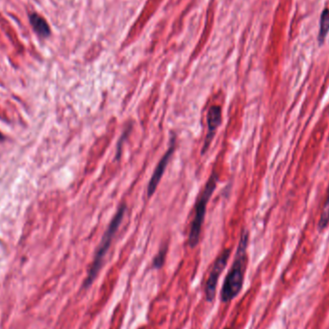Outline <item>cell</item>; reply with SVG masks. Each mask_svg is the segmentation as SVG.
Returning <instances> with one entry per match:
<instances>
[{
  "label": "cell",
  "instance_id": "1",
  "mask_svg": "<svg viewBox=\"0 0 329 329\" xmlns=\"http://www.w3.org/2000/svg\"><path fill=\"white\" fill-rule=\"evenodd\" d=\"M248 245L249 232L248 230L244 229L241 233V238L235 255V260L223 281V285L220 292V299L222 302L231 301L240 293L243 288L248 265Z\"/></svg>",
  "mask_w": 329,
  "mask_h": 329
},
{
  "label": "cell",
  "instance_id": "2",
  "mask_svg": "<svg viewBox=\"0 0 329 329\" xmlns=\"http://www.w3.org/2000/svg\"><path fill=\"white\" fill-rule=\"evenodd\" d=\"M125 212H126V205L121 204L118 207L115 216L113 217L107 230L103 234L102 239L100 241V244L97 248L96 254H95L94 261H93V263L90 267V270L88 271V275H87V277L84 281V284H83L84 288H89L93 284V282L96 280L98 272L100 271L101 268H102L104 258H105L107 252L109 251L111 245H112V241H113L116 231L118 230V228H119V226L122 222V219H123Z\"/></svg>",
  "mask_w": 329,
  "mask_h": 329
},
{
  "label": "cell",
  "instance_id": "3",
  "mask_svg": "<svg viewBox=\"0 0 329 329\" xmlns=\"http://www.w3.org/2000/svg\"><path fill=\"white\" fill-rule=\"evenodd\" d=\"M217 183H218V174L216 172H213L210 175L207 183L205 184L200 196L196 200L194 219L191 223V229L188 238V243L191 248H195L198 245L202 224L204 222V218L206 215L207 205L216 190Z\"/></svg>",
  "mask_w": 329,
  "mask_h": 329
},
{
  "label": "cell",
  "instance_id": "4",
  "mask_svg": "<svg viewBox=\"0 0 329 329\" xmlns=\"http://www.w3.org/2000/svg\"><path fill=\"white\" fill-rule=\"evenodd\" d=\"M230 254H231V251L229 249H226L218 256V258L214 262L213 266L211 268V271H210L209 276L205 284V288H204L205 297L208 302H212L216 296L218 280L221 272L223 271L227 265V262L230 258Z\"/></svg>",
  "mask_w": 329,
  "mask_h": 329
},
{
  "label": "cell",
  "instance_id": "5",
  "mask_svg": "<svg viewBox=\"0 0 329 329\" xmlns=\"http://www.w3.org/2000/svg\"><path fill=\"white\" fill-rule=\"evenodd\" d=\"M222 121V110L219 105H212L207 112V133L204 139L201 154H205L209 149L217 130Z\"/></svg>",
  "mask_w": 329,
  "mask_h": 329
},
{
  "label": "cell",
  "instance_id": "6",
  "mask_svg": "<svg viewBox=\"0 0 329 329\" xmlns=\"http://www.w3.org/2000/svg\"><path fill=\"white\" fill-rule=\"evenodd\" d=\"M175 149V135L173 136V139L171 141V145L168 148V150L166 151V153L163 155V157L161 158V160L159 161V163L157 164V167L153 172V175L151 176L150 180H149V183H148V186H147V196L148 197H151L158 187L163 175H164V173H165V170L167 169L168 165H169V162L172 158V156L174 154Z\"/></svg>",
  "mask_w": 329,
  "mask_h": 329
},
{
  "label": "cell",
  "instance_id": "7",
  "mask_svg": "<svg viewBox=\"0 0 329 329\" xmlns=\"http://www.w3.org/2000/svg\"><path fill=\"white\" fill-rule=\"evenodd\" d=\"M30 24L32 25L34 31L40 38H47L50 36L51 31L47 21L37 13H32L29 15Z\"/></svg>",
  "mask_w": 329,
  "mask_h": 329
},
{
  "label": "cell",
  "instance_id": "8",
  "mask_svg": "<svg viewBox=\"0 0 329 329\" xmlns=\"http://www.w3.org/2000/svg\"><path fill=\"white\" fill-rule=\"evenodd\" d=\"M329 33V9L325 8L324 11L321 14L320 18V31H319V36H318V40L320 46H322L327 39V36Z\"/></svg>",
  "mask_w": 329,
  "mask_h": 329
},
{
  "label": "cell",
  "instance_id": "9",
  "mask_svg": "<svg viewBox=\"0 0 329 329\" xmlns=\"http://www.w3.org/2000/svg\"><path fill=\"white\" fill-rule=\"evenodd\" d=\"M329 223V193H328V197H327V200H326V203L324 205V208H323V212H322V215H321V219H320V221H319V230H324L328 227Z\"/></svg>",
  "mask_w": 329,
  "mask_h": 329
},
{
  "label": "cell",
  "instance_id": "10",
  "mask_svg": "<svg viewBox=\"0 0 329 329\" xmlns=\"http://www.w3.org/2000/svg\"><path fill=\"white\" fill-rule=\"evenodd\" d=\"M166 254H167V248H164L160 250V252L157 253L153 259V268L154 269H161L164 266L165 259H166Z\"/></svg>",
  "mask_w": 329,
  "mask_h": 329
},
{
  "label": "cell",
  "instance_id": "11",
  "mask_svg": "<svg viewBox=\"0 0 329 329\" xmlns=\"http://www.w3.org/2000/svg\"><path fill=\"white\" fill-rule=\"evenodd\" d=\"M3 139V136L1 135V133H0V140H2Z\"/></svg>",
  "mask_w": 329,
  "mask_h": 329
},
{
  "label": "cell",
  "instance_id": "12",
  "mask_svg": "<svg viewBox=\"0 0 329 329\" xmlns=\"http://www.w3.org/2000/svg\"></svg>",
  "mask_w": 329,
  "mask_h": 329
}]
</instances>
